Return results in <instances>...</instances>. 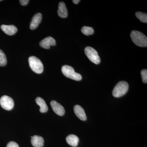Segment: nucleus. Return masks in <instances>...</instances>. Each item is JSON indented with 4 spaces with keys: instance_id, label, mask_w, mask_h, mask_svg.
Returning <instances> with one entry per match:
<instances>
[{
    "instance_id": "obj_21",
    "label": "nucleus",
    "mask_w": 147,
    "mask_h": 147,
    "mask_svg": "<svg viewBox=\"0 0 147 147\" xmlns=\"http://www.w3.org/2000/svg\"><path fill=\"white\" fill-rule=\"evenodd\" d=\"M19 2H20V4L21 5L26 6L28 3L29 1V0H20V1H19Z\"/></svg>"
},
{
    "instance_id": "obj_17",
    "label": "nucleus",
    "mask_w": 147,
    "mask_h": 147,
    "mask_svg": "<svg viewBox=\"0 0 147 147\" xmlns=\"http://www.w3.org/2000/svg\"><path fill=\"white\" fill-rule=\"evenodd\" d=\"M82 32L85 35L89 36L93 34L94 30L92 27L84 26L82 28Z\"/></svg>"
},
{
    "instance_id": "obj_2",
    "label": "nucleus",
    "mask_w": 147,
    "mask_h": 147,
    "mask_svg": "<svg viewBox=\"0 0 147 147\" xmlns=\"http://www.w3.org/2000/svg\"><path fill=\"white\" fill-rule=\"evenodd\" d=\"M128 88V83L125 81H121L114 88L113 91V96L116 98L121 97L126 93Z\"/></svg>"
},
{
    "instance_id": "obj_16",
    "label": "nucleus",
    "mask_w": 147,
    "mask_h": 147,
    "mask_svg": "<svg viewBox=\"0 0 147 147\" xmlns=\"http://www.w3.org/2000/svg\"><path fill=\"white\" fill-rule=\"evenodd\" d=\"M136 17L142 23H147V14L146 13L138 11L135 13Z\"/></svg>"
},
{
    "instance_id": "obj_10",
    "label": "nucleus",
    "mask_w": 147,
    "mask_h": 147,
    "mask_svg": "<svg viewBox=\"0 0 147 147\" xmlns=\"http://www.w3.org/2000/svg\"><path fill=\"white\" fill-rule=\"evenodd\" d=\"M42 15L41 13H37L32 19L30 25V29L34 30L37 28L42 20Z\"/></svg>"
},
{
    "instance_id": "obj_9",
    "label": "nucleus",
    "mask_w": 147,
    "mask_h": 147,
    "mask_svg": "<svg viewBox=\"0 0 147 147\" xmlns=\"http://www.w3.org/2000/svg\"><path fill=\"white\" fill-rule=\"evenodd\" d=\"M1 29L3 32L8 35L12 36L17 32V28L13 25H2L1 27Z\"/></svg>"
},
{
    "instance_id": "obj_23",
    "label": "nucleus",
    "mask_w": 147,
    "mask_h": 147,
    "mask_svg": "<svg viewBox=\"0 0 147 147\" xmlns=\"http://www.w3.org/2000/svg\"><path fill=\"white\" fill-rule=\"evenodd\" d=\"M1 0H0V1H1Z\"/></svg>"
},
{
    "instance_id": "obj_15",
    "label": "nucleus",
    "mask_w": 147,
    "mask_h": 147,
    "mask_svg": "<svg viewBox=\"0 0 147 147\" xmlns=\"http://www.w3.org/2000/svg\"><path fill=\"white\" fill-rule=\"evenodd\" d=\"M36 102L37 105H39L40 107V113H45L47 112L48 109V107L46 105L45 100L42 98L39 97H37L36 99Z\"/></svg>"
},
{
    "instance_id": "obj_13",
    "label": "nucleus",
    "mask_w": 147,
    "mask_h": 147,
    "mask_svg": "<svg viewBox=\"0 0 147 147\" xmlns=\"http://www.w3.org/2000/svg\"><path fill=\"white\" fill-rule=\"evenodd\" d=\"M32 145L34 147H42L44 145V139L40 136L35 135L31 137Z\"/></svg>"
},
{
    "instance_id": "obj_14",
    "label": "nucleus",
    "mask_w": 147,
    "mask_h": 147,
    "mask_svg": "<svg viewBox=\"0 0 147 147\" xmlns=\"http://www.w3.org/2000/svg\"><path fill=\"white\" fill-rule=\"evenodd\" d=\"M66 142L67 144L72 147L77 146L79 142V139L76 135L70 134L66 137Z\"/></svg>"
},
{
    "instance_id": "obj_18",
    "label": "nucleus",
    "mask_w": 147,
    "mask_h": 147,
    "mask_svg": "<svg viewBox=\"0 0 147 147\" xmlns=\"http://www.w3.org/2000/svg\"><path fill=\"white\" fill-rule=\"evenodd\" d=\"M7 63L6 57L2 50H0V66H5Z\"/></svg>"
},
{
    "instance_id": "obj_22",
    "label": "nucleus",
    "mask_w": 147,
    "mask_h": 147,
    "mask_svg": "<svg viewBox=\"0 0 147 147\" xmlns=\"http://www.w3.org/2000/svg\"><path fill=\"white\" fill-rule=\"evenodd\" d=\"M80 1V0H73V1H72L75 4H77L79 3Z\"/></svg>"
},
{
    "instance_id": "obj_4",
    "label": "nucleus",
    "mask_w": 147,
    "mask_h": 147,
    "mask_svg": "<svg viewBox=\"0 0 147 147\" xmlns=\"http://www.w3.org/2000/svg\"><path fill=\"white\" fill-rule=\"evenodd\" d=\"M28 61L30 67L34 72L38 74L42 73L43 65L39 59L34 56H32L29 57Z\"/></svg>"
},
{
    "instance_id": "obj_8",
    "label": "nucleus",
    "mask_w": 147,
    "mask_h": 147,
    "mask_svg": "<svg viewBox=\"0 0 147 147\" xmlns=\"http://www.w3.org/2000/svg\"><path fill=\"white\" fill-rule=\"evenodd\" d=\"M56 40L53 38L48 36L42 40L40 42V45L44 49H48L51 46L56 45Z\"/></svg>"
},
{
    "instance_id": "obj_1",
    "label": "nucleus",
    "mask_w": 147,
    "mask_h": 147,
    "mask_svg": "<svg viewBox=\"0 0 147 147\" xmlns=\"http://www.w3.org/2000/svg\"><path fill=\"white\" fill-rule=\"evenodd\" d=\"M130 37L135 45L141 47L147 46V38L141 32L133 30L130 33Z\"/></svg>"
},
{
    "instance_id": "obj_5",
    "label": "nucleus",
    "mask_w": 147,
    "mask_h": 147,
    "mask_svg": "<svg viewBox=\"0 0 147 147\" xmlns=\"http://www.w3.org/2000/svg\"><path fill=\"white\" fill-rule=\"evenodd\" d=\"M85 53L89 59L96 64L100 63V59L97 51L92 47H87L85 49Z\"/></svg>"
},
{
    "instance_id": "obj_11",
    "label": "nucleus",
    "mask_w": 147,
    "mask_h": 147,
    "mask_svg": "<svg viewBox=\"0 0 147 147\" xmlns=\"http://www.w3.org/2000/svg\"><path fill=\"white\" fill-rule=\"evenodd\" d=\"M74 113L76 115L80 120L82 121H86L87 119V117L84 109L79 105H76L74 108Z\"/></svg>"
},
{
    "instance_id": "obj_19",
    "label": "nucleus",
    "mask_w": 147,
    "mask_h": 147,
    "mask_svg": "<svg viewBox=\"0 0 147 147\" xmlns=\"http://www.w3.org/2000/svg\"><path fill=\"white\" fill-rule=\"evenodd\" d=\"M141 75L142 81L144 84L147 83V69H143L141 71Z\"/></svg>"
},
{
    "instance_id": "obj_12",
    "label": "nucleus",
    "mask_w": 147,
    "mask_h": 147,
    "mask_svg": "<svg viewBox=\"0 0 147 147\" xmlns=\"http://www.w3.org/2000/svg\"><path fill=\"white\" fill-rule=\"evenodd\" d=\"M58 15L61 18H66L67 17V9L66 7L65 3L63 2H61L59 3L57 11Z\"/></svg>"
},
{
    "instance_id": "obj_20",
    "label": "nucleus",
    "mask_w": 147,
    "mask_h": 147,
    "mask_svg": "<svg viewBox=\"0 0 147 147\" xmlns=\"http://www.w3.org/2000/svg\"><path fill=\"white\" fill-rule=\"evenodd\" d=\"M6 147H19L17 143L14 142H11L7 144Z\"/></svg>"
},
{
    "instance_id": "obj_6",
    "label": "nucleus",
    "mask_w": 147,
    "mask_h": 147,
    "mask_svg": "<svg viewBox=\"0 0 147 147\" xmlns=\"http://www.w3.org/2000/svg\"><path fill=\"white\" fill-rule=\"evenodd\" d=\"M0 105L3 109L10 110L13 109L14 102L11 98L7 96H3L0 98Z\"/></svg>"
},
{
    "instance_id": "obj_3",
    "label": "nucleus",
    "mask_w": 147,
    "mask_h": 147,
    "mask_svg": "<svg viewBox=\"0 0 147 147\" xmlns=\"http://www.w3.org/2000/svg\"><path fill=\"white\" fill-rule=\"evenodd\" d=\"M61 71L63 75L69 79L77 81H81L82 79V75L75 72L73 67L70 66L63 65L62 67Z\"/></svg>"
},
{
    "instance_id": "obj_7",
    "label": "nucleus",
    "mask_w": 147,
    "mask_h": 147,
    "mask_svg": "<svg viewBox=\"0 0 147 147\" xmlns=\"http://www.w3.org/2000/svg\"><path fill=\"white\" fill-rule=\"evenodd\" d=\"M53 111L58 115L62 116L64 115L65 111L63 106L55 100H52L50 102Z\"/></svg>"
}]
</instances>
